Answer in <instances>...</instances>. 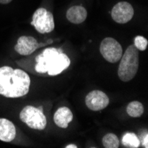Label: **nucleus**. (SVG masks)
Segmentation results:
<instances>
[{
  "label": "nucleus",
  "instance_id": "17",
  "mask_svg": "<svg viewBox=\"0 0 148 148\" xmlns=\"http://www.w3.org/2000/svg\"><path fill=\"white\" fill-rule=\"evenodd\" d=\"M138 138L140 141V145H142L144 147L147 148L148 147V134H147V132L144 133V137H143V135H141Z\"/></svg>",
  "mask_w": 148,
  "mask_h": 148
},
{
  "label": "nucleus",
  "instance_id": "8",
  "mask_svg": "<svg viewBox=\"0 0 148 148\" xmlns=\"http://www.w3.org/2000/svg\"><path fill=\"white\" fill-rule=\"evenodd\" d=\"M111 14L115 22L124 24L132 19L134 15V9L132 5L127 2H120L113 7Z\"/></svg>",
  "mask_w": 148,
  "mask_h": 148
},
{
  "label": "nucleus",
  "instance_id": "1",
  "mask_svg": "<svg viewBox=\"0 0 148 148\" xmlns=\"http://www.w3.org/2000/svg\"><path fill=\"white\" fill-rule=\"evenodd\" d=\"M30 87L29 75L21 69L11 66L0 68V95L19 98L28 94Z\"/></svg>",
  "mask_w": 148,
  "mask_h": 148
},
{
  "label": "nucleus",
  "instance_id": "15",
  "mask_svg": "<svg viewBox=\"0 0 148 148\" xmlns=\"http://www.w3.org/2000/svg\"><path fill=\"white\" fill-rule=\"evenodd\" d=\"M102 144L106 148H118L120 142L118 138L113 133L106 134L102 139Z\"/></svg>",
  "mask_w": 148,
  "mask_h": 148
},
{
  "label": "nucleus",
  "instance_id": "16",
  "mask_svg": "<svg viewBox=\"0 0 148 148\" xmlns=\"http://www.w3.org/2000/svg\"><path fill=\"white\" fill-rule=\"evenodd\" d=\"M134 42H135V47L138 50V51H145L146 50L147 48V45H148V42L146 38H145L144 36H138L135 37L134 39Z\"/></svg>",
  "mask_w": 148,
  "mask_h": 148
},
{
  "label": "nucleus",
  "instance_id": "14",
  "mask_svg": "<svg viewBox=\"0 0 148 148\" xmlns=\"http://www.w3.org/2000/svg\"><path fill=\"white\" fill-rule=\"evenodd\" d=\"M144 113V106L138 101H132L127 106V114L134 118L140 117Z\"/></svg>",
  "mask_w": 148,
  "mask_h": 148
},
{
  "label": "nucleus",
  "instance_id": "3",
  "mask_svg": "<svg viewBox=\"0 0 148 148\" xmlns=\"http://www.w3.org/2000/svg\"><path fill=\"white\" fill-rule=\"evenodd\" d=\"M138 50L135 45L127 48L124 54L121 58L118 69V76L123 82H129L136 75L138 69Z\"/></svg>",
  "mask_w": 148,
  "mask_h": 148
},
{
  "label": "nucleus",
  "instance_id": "10",
  "mask_svg": "<svg viewBox=\"0 0 148 148\" xmlns=\"http://www.w3.org/2000/svg\"><path fill=\"white\" fill-rule=\"evenodd\" d=\"M16 137V129L9 120L0 119V140L4 142H11Z\"/></svg>",
  "mask_w": 148,
  "mask_h": 148
},
{
  "label": "nucleus",
  "instance_id": "11",
  "mask_svg": "<svg viewBox=\"0 0 148 148\" xmlns=\"http://www.w3.org/2000/svg\"><path fill=\"white\" fill-rule=\"evenodd\" d=\"M53 119H54V123L56 125L60 128L66 129L69 127V123H71L73 120L72 111L66 106L60 107L54 114Z\"/></svg>",
  "mask_w": 148,
  "mask_h": 148
},
{
  "label": "nucleus",
  "instance_id": "18",
  "mask_svg": "<svg viewBox=\"0 0 148 148\" xmlns=\"http://www.w3.org/2000/svg\"><path fill=\"white\" fill-rule=\"evenodd\" d=\"M12 1V0H0V4H3V5H5V4H8Z\"/></svg>",
  "mask_w": 148,
  "mask_h": 148
},
{
  "label": "nucleus",
  "instance_id": "6",
  "mask_svg": "<svg viewBox=\"0 0 148 148\" xmlns=\"http://www.w3.org/2000/svg\"><path fill=\"white\" fill-rule=\"evenodd\" d=\"M99 51L104 59L111 63H116L123 56L122 45L112 37H106L103 40Z\"/></svg>",
  "mask_w": 148,
  "mask_h": 148
},
{
  "label": "nucleus",
  "instance_id": "12",
  "mask_svg": "<svg viewBox=\"0 0 148 148\" xmlns=\"http://www.w3.org/2000/svg\"><path fill=\"white\" fill-rule=\"evenodd\" d=\"M87 17V11L82 5H75L70 7L66 12V19L75 24L84 22Z\"/></svg>",
  "mask_w": 148,
  "mask_h": 148
},
{
  "label": "nucleus",
  "instance_id": "7",
  "mask_svg": "<svg viewBox=\"0 0 148 148\" xmlns=\"http://www.w3.org/2000/svg\"><path fill=\"white\" fill-rule=\"evenodd\" d=\"M85 104L92 111H100L108 106L109 98L101 90H92L86 96Z\"/></svg>",
  "mask_w": 148,
  "mask_h": 148
},
{
  "label": "nucleus",
  "instance_id": "5",
  "mask_svg": "<svg viewBox=\"0 0 148 148\" xmlns=\"http://www.w3.org/2000/svg\"><path fill=\"white\" fill-rule=\"evenodd\" d=\"M31 25L39 33H50L54 29V20L52 13L45 8L37 9L33 14Z\"/></svg>",
  "mask_w": 148,
  "mask_h": 148
},
{
  "label": "nucleus",
  "instance_id": "13",
  "mask_svg": "<svg viewBox=\"0 0 148 148\" xmlns=\"http://www.w3.org/2000/svg\"><path fill=\"white\" fill-rule=\"evenodd\" d=\"M122 143L125 147H130V148H138L140 145V141L138 137L135 133L132 132H127L124 134L122 138Z\"/></svg>",
  "mask_w": 148,
  "mask_h": 148
},
{
  "label": "nucleus",
  "instance_id": "2",
  "mask_svg": "<svg viewBox=\"0 0 148 148\" xmlns=\"http://www.w3.org/2000/svg\"><path fill=\"white\" fill-rule=\"evenodd\" d=\"M36 71L40 74L47 73L49 75H57L66 69L70 60L60 49L47 48L36 59Z\"/></svg>",
  "mask_w": 148,
  "mask_h": 148
},
{
  "label": "nucleus",
  "instance_id": "9",
  "mask_svg": "<svg viewBox=\"0 0 148 148\" xmlns=\"http://www.w3.org/2000/svg\"><path fill=\"white\" fill-rule=\"evenodd\" d=\"M41 45H39L34 37L22 36L18 39L14 50L21 55H29Z\"/></svg>",
  "mask_w": 148,
  "mask_h": 148
},
{
  "label": "nucleus",
  "instance_id": "4",
  "mask_svg": "<svg viewBox=\"0 0 148 148\" xmlns=\"http://www.w3.org/2000/svg\"><path fill=\"white\" fill-rule=\"evenodd\" d=\"M20 118L24 123L34 130H43L46 127V117L39 108L32 106H27L21 110Z\"/></svg>",
  "mask_w": 148,
  "mask_h": 148
},
{
  "label": "nucleus",
  "instance_id": "19",
  "mask_svg": "<svg viewBox=\"0 0 148 148\" xmlns=\"http://www.w3.org/2000/svg\"><path fill=\"white\" fill-rule=\"evenodd\" d=\"M66 148H76L77 146L76 145H68V146H66Z\"/></svg>",
  "mask_w": 148,
  "mask_h": 148
}]
</instances>
